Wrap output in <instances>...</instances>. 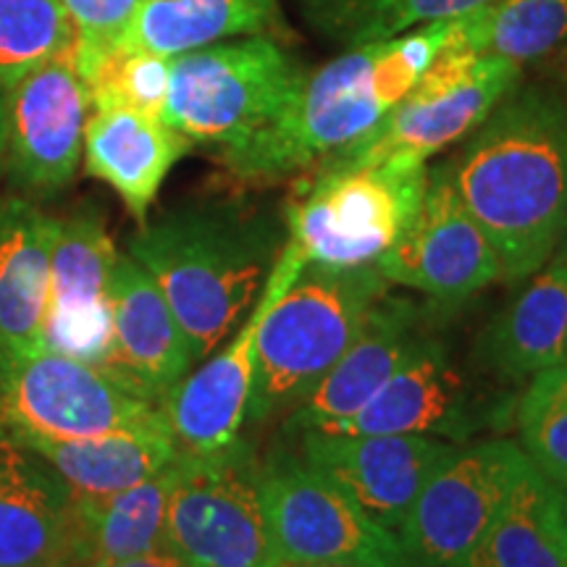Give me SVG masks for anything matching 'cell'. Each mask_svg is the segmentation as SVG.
I'll return each mask as SVG.
<instances>
[{"instance_id":"ab89813d","label":"cell","mask_w":567,"mask_h":567,"mask_svg":"<svg viewBox=\"0 0 567 567\" xmlns=\"http://www.w3.org/2000/svg\"><path fill=\"white\" fill-rule=\"evenodd\" d=\"M565 66H567V53H565Z\"/></svg>"},{"instance_id":"d6986e66","label":"cell","mask_w":567,"mask_h":567,"mask_svg":"<svg viewBox=\"0 0 567 567\" xmlns=\"http://www.w3.org/2000/svg\"><path fill=\"white\" fill-rule=\"evenodd\" d=\"M111 310L113 350L103 371L161 408L193 371L195 354L158 284L132 255H118L113 266Z\"/></svg>"},{"instance_id":"d6a6232c","label":"cell","mask_w":567,"mask_h":567,"mask_svg":"<svg viewBox=\"0 0 567 567\" xmlns=\"http://www.w3.org/2000/svg\"><path fill=\"white\" fill-rule=\"evenodd\" d=\"M61 3L76 32L71 61L84 80L105 53L122 48L140 0H61Z\"/></svg>"},{"instance_id":"6da1fadb","label":"cell","mask_w":567,"mask_h":567,"mask_svg":"<svg viewBox=\"0 0 567 567\" xmlns=\"http://www.w3.org/2000/svg\"><path fill=\"white\" fill-rule=\"evenodd\" d=\"M446 166L499 255L502 279L549 264L567 226V97L520 84Z\"/></svg>"},{"instance_id":"f35d334b","label":"cell","mask_w":567,"mask_h":567,"mask_svg":"<svg viewBox=\"0 0 567 567\" xmlns=\"http://www.w3.org/2000/svg\"><path fill=\"white\" fill-rule=\"evenodd\" d=\"M565 509H567V494H565Z\"/></svg>"},{"instance_id":"1f68e13d","label":"cell","mask_w":567,"mask_h":567,"mask_svg":"<svg viewBox=\"0 0 567 567\" xmlns=\"http://www.w3.org/2000/svg\"><path fill=\"white\" fill-rule=\"evenodd\" d=\"M172 80V59L158 53L116 48L84 76L95 109H132L163 118Z\"/></svg>"},{"instance_id":"2e32d148","label":"cell","mask_w":567,"mask_h":567,"mask_svg":"<svg viewBox=\"0 0 567 567\" xmlns=\"http://www.w3.org/2000/svg\"><path fill=\"white\" fill-rule=\"evenodd\" d=\"M118 252L103 216L80 208L55 218L45 350L105 368L113 350L111 279Z\"/></svg>"},{"instance_id":"74e56055","label":"cell","mask_w":567,"mask_h":567,"mask_svg":"<svg viewBox=\"0 0 567 567\" xmlns=\"http://www.w3.org/2000/svg\"><path fill=\"white\" fill-rule=\"evenodd\" d=\"M565 365H567V344H565Z\"/></svg>"},{"instance_id":"cb8c5ba5","label":"cell","mask_w":567,"mask_h":567,"mask_svg":"<svg viewBox=\"0 0 567 567\" xmlns=\"http://www.w3.org/2000/svg\"><path fill=\"white\" fill-rule=\"evenodd\" d=\"M9 436L34 452L74 494H113L132 488L158 476L179 457L163 410L153 421L101 436Z\"/></svg>"},{"instance_id":"ac0fdd59","label":"cell","mask_w":567,"mask_h":567,"mask_svg":"<svg viewBox=\"0 0 567 567\" xmlns=\"http://www.w3.org/2000/svg\"><path fill=\"white\" fill-rule=\"evenodd\" d=\"M434 308L386 292L308 400L284 417V434L323 431L365 408L434 334Z\"/></svg>"},{"instance_id":"3957f363","label":"cell","mask_w":567,"mask_h":567,"mask_svg":"<svg viewBox=\"0 0 567 567\" xmlns=\"http://www.w3.org/2000/svg\"><path fill=\"white\" fill-rule=\"evenodd\" d=\"M287 245V224L237 203H193L140 224L130 255L158 284L195 363L252 310Z\"/></svg>"},{"instance_id":"7a4b0ae2","label":"cell","mask_w":567,"mask_h":567,"mask_svg":"<svg viewBox=\"0 0 567 567\" xmlns=\"http://www.w3.org/2000/svg\"><path fill=\"white\" fill-rule=\"evenodd\" d=\"M457 27L460 17L373 45L350 48L310 71L300 95L279 122L245 145L218 153L216 161L234 182L252 187L316 172L381 124L455 38Z\"/></svg>"},{"instance_id":"8fae6325","label":"cell","mask_w":567,"mask_h":567,"mask_svg":"<svg viewBox=\"0 0 567 567\" xmlns=\"http://www.w3.org/2000/svg\"><path fill=\"white\" fill-rule=\"evenodd\" d=\"M515 400L473 384L446 342L431 334L365 408L316 434H402L467 444L484 431L507 429Z\"/></svg>"},{"instance_id":"836d02e7","label":"cell","mask_w":567,"mask_h":567,"mask_svg":"<svg viewBox=\"0 0 567 567\" xmlns=\"http://www.w3.org/2000/svg\"><path fill=\"white\" fill-rule=\"evenodd\" d=\"M90 567H189V565L184 563L174 549H168L166 544V547L145 551V555L118 559V563H109V565H90Z\"/></svg>"},{"instance_id":"ffe728a7","label":"cell","mask_w":567,"mask_h":567,"mask_svg":"<svg viewBox=\"0 0 567 567\" xmlns=\"http://www.w3.org/2000/svg\"><path fill=\"white\" fill-rule=\"evenodd\" d=\"M0 567H84L74 492L0 434Z\"/></svg>"},{"instance_id":"ba28073f","label":"cell","mask_w":567,"mask_h":567,"mask_svg":"<svg viewBox=\"0 0 567 567\" xmlns=\"http://www.w3.org/2000/svg\"><path fill=\"white\" fill-rule=\"evenodd\" d=\"M520 80L523 66L465 51L452 38L373 132L321 166L429 161L452 142L465 140L509 92L520 87Z\"/></svg>"},{"instance_id":"5b68a950","label":"cell","mask_w":567,"mask_h":567,"mask_svg":"<svg viewBox=\"0 0 567 567\" xmlns=\"http://www.w3.org/2000/svg\"><path fill=\"white\" fill-rule=\"evenodd\" d=\"M310 71L271 34H250L172 59L163 122L193 145L226 153L287 113Z\"/></svg>"},{"instance_id":"f546056e","label":"cell","mask_w":567,"mask_h":567,"mask_svg":"<svg viewBox=\"0 0 567 567\" xmlns=\"http://www.w3.org/2000/svg\"><path fill=\"white\" fill-rule=\"evenodd\" d=\"M74 45L61 0H0V82L9 90L42 63L74 55Z\"/></svg>"},{"instance_id":"603a6c76","label":"cell","mask_w":567,"mask_h":567,"mask_svg":"<svg viewBox=\"0 0 567 567\" xmlns=\"http://www.w3.org/2000/svg\"><path fill=\"white\" fill-rule=\"evenodd\" d=\"M193 151V142L158 116L132 109H95L84 126V166L122 197L134 221L145 224L161 184Z\"/></svg>"},{"instance_id":"e0dca14e","label":"cell","mask_w":567,"mask_h":567,"mask_svg":"<svg viewBox=\"0 0 567 567\" xmlns=\"http://www.w3.org/2000/svg\"><path fill=\"white\" fill-rule=\"evenodd\" d=\"M297 452L334 481L379 526L400 530L431 473L457 444L434 436L316 434L295 436Z\"/></svg>"},{"instance_id":"d4e9b609","label":"cell","mask_w":567,"mask_h":567,"mask_svg":"<svg viewBox=\"0 0 567 567\" xmlns=\"http://www.w3.org/2000/svg\"><path fill=\"white\" fill-rule=\"evenodd\" d=\"M279 30V0H140L122 48L174 59L216 42Z\"/></svg>"},{"instance_id":"44dd1931","label":"cell","mask_w":567,"mask_h":567,"mask_svg":"<svg viewBox=\"0 0 567 567\" xmlns=\"http://www.w3.org/2000/svg\"><path fill=\"white\" fill-rule=\"evenodd\" d=\"M53 234L38 200L0 197V368L45 350Z\"/></svg>"},{"instance_id":"7402d4cb","label":"cell","mask_w":567,"mask_h":567,"mask_svg":"<svg viewBox=\"0 0 567 567\" xmlns=\"http://www.w3.org/2000/svg\"><path fill=\"white\" fill-rule=\"evenodd\" d=\"M567 264L549 260L488 321L473 342V363L499 384H520L565 363Z\"/></svg>"},{"instance_id":"277c9868","label":"cell","mask_w":567,"mask_h":567,"mask_svg":"<svg viewBox=\"0 0 567 567\" xmlns=\"http://www.w3.org/2000/svg\"><path fill=\"white\" fill-rule=\"evenodd\" d=\"M386 292H392V284L375 266L305 264L260 326L247 425L284 421L300 408Z\"/></svg>"},{"instance_id":"d590c367","label":"cell","mask_w":567,"mask_h":567,"mask_svg":"<svg viewBox=\"0 0 567 567\" xmlns=\"http://www.w3.org/2000/svg\"><path fill=\"white\" fill-rule=\"evenodd\" d=\"M551 260H559V264H567V226H565V234H563V239H559L555 255H551Z\"/></svg>"},{"instance_id":"9a60e30c","label":"cell","mask_w":567,"mask_h":567,"mask_svg":"<svg viewBox=\"0 0 567 567\" xmlns=\"http://www.w3.org/2000/svg\"><path fill=\"white\" fill-rule=\"evenodd\" d=\"M90 90L71 55L42 63L9 90L6 176L30 200L69 187L84 153Z\"/></svg>"},{"instance_id":"8d00e7d4","label":"cell","mask_w":567,"mask_h":567,"mask_svg":"<svg viewBox=\"0 0 567 567\" xmlns=\"http://www.w3.org/2000/svg\"><path fill=\"white\" fill-rule=\"evenodd\" d=\"M284 567H352V565H284Z\"/></svg>"},{"instance_id":"5bb4252c","label":"cell","mask_w":567,"mask_h":567,"mask_svg":"<svg viewBox=\"0 0 567 567\" xmlns=\"http://www.w3.org/2000/svg\"><path fill=\"white\" fill-rule=\"evenodd\" d=\"M389 284L415 289L452 308L502 279L492 239L460 200L450 166L429 168V184L415 221L375 264Z\"/></svg>"},{"instance_id":"9c48e42d","label":"cell","mask_w":567,"mask_h":567,"mask_svg":"<svg viewBox=\"0 0 567 567\" xmlns=\"http://www.w3.org/2000/svg\"><path fill=\"white\" fill-rule=\"evenodd\" d=\"M260 499L284 565L408 567L394 530L373 520L297 450L260 460Z\"/></svg>"},{"instance_id":"7c38bea8","label":"cell","mask_w":567,"mask_h":567,"mask_svg":"<svg viewBox=\"0 0 567 567\" xmlns=\"http://www.w3.org/2000/svg\"><path fill=\"white\" fill-rule=\"evenodd\" d=\"M158 405L103 368L42 350L0 368V434L87 439L153 421Z\"/></svg>"},{"instance_id":"484cf974","label":"cell","mask_w":567,"mask_h":567,"mask_svg":"<svg viewBox=\"0 0 567 567\" xmlns=\"http://www.w3.org/2000/svg\"><path fill=\"white\" fill-rule=\"evenodd\" d=\"M471 567H567L565 492L530 460L502 502Z\"/></svg>"},{"instance_id":"52a82bcc","label":"cell","mask_w":567,"mask_h":567,"mask_svg":"<svg viewBox=\"0 0 567 567\" xmlns=\"http://www.w3.org/2000/svg\"><path fill=\"white\" fill-rule=\"evenodd\" d=\"M166 544L189 567H284L260 499V460L245 439L176 460Z\"/></svg>"},{"instance_id":"83f0119b","label":"cell","mask_w":567,"mask_h":567,"mask_svg":"<svg viewBox=\"0 0 567 567\" xmlns=\"http://www.w3.org/2000/svg\"><path fill=\"white\" fill-rule=\"evenodd\" d=\"M455 42L517 66L538 61L567 45V0H486L460 17Z\"/></svg>"},{"instance_id":"f1b7e54d","label":"cell","mask_w":567,"mask_h":567,"mask_svg":"<svg viewBox=\"0 0 567 567\" xmlns=\"http://www.w3.org/2000/svg\"><path fill=\"white\" fill-rule=\"evenodd\" d=\"M484 3L486 0H300L305 21L344 51L465 17Z\"/></svg>"},{"instance_id":"e575fe53","label":"cell","mask_w":567,"mask_h":567,"mask_svg":"<svg viewBox=\"0 0 567 567\" xmlns=\"http://www.w3.org/2000/svg\"><path fill=\"white\" fill-rule=\"evenodd\" d=\"M6 145H9V87L0 82V179L6 176Z\"/></svg>"},{"instance_id":"4fadbf2b","label":"cell","mask_w":567,"mask_h":567,"mask_svg":"<svg viewBox=\"0 0 567 567\" xmlns=\"http://www.w3.org/2000/svg\"><path fill=\"white\" fill-rule=\"evenodd\" d=\"M308 260L292 243L284 245L276 266L260 289L252 310L234 331L229 342L218 347L213 358L189 371L161 402L179 455L205 457L229 450L243 439L250 408L255 347L260 326L276 302L287 295Z\"/></svg>"},{"instance_id":"4dcf8cb0","label":"cell","mask_w":567,"mask_h":567,"mask_svg":"<svg viewBox=\"0 0 567 567\" xmlns=\"http://www.w3.org/2000/svg\"><path fill=\"white\" fill-rule=\"evenodd\" d=\"M513 423L530 463L567 494V365L528 379L517 394Z\"/></svg>"},{"instance_id":"8992f818","label":"cell","mask_w":567,"mask_h":567,"mask_svg":"<svg viewBox=\"0 0 567 567\" xmlns=\"http://www.w3.org/2000/svg\"><path fill=\"white\" fill-rule=\"evenodd\" d=\"M284 210L287 243L308 264L329 268L375 266L415 221L429 163L389 158L365 166H321Z\"/></svg>"},{"instance_id":"4316f807","label":"cell","mask_w":567,"mask_h":567,"mask_svg":"<svg viewBox=\"0 0 567 567\" xmlns=\"http://www.w3.org/2000/svg\"><path fill=\"white\" fill-rule=\"evenodd\" d=\"M174 473L176 463L122 492L74 494L84 567L118 563L166 547V507Z\"/></svg>"},{"instance_id":"30bf717a","label":"cell","mask_w":567,"mask_h":567,"mask_svg":"<svg viewBox=\"0 0 567 567\" xmlns=\"http://www.w3.org/2000/svg\"><path fill=\"white\" fill-rule=\"evenodd\" d=\"M528 455L509 439L457 444L431 473L396 538L408 567H471Z\"/></svg>"}]
</instances>
